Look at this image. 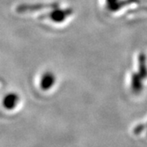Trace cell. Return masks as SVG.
I'll return each mask as SVG.
<instances>
[{
  "instance_id": "6da1fadb",
  "label": "cell",
  "mask_w": 147,
  "mask_h": 147,
  "mask_svg": "<svg viewBox=\"0 0 147 147\" xmlns=\"http://www.w3.org/2000/svg\"><path fill=\"white\" fill-rule=\"evenodd\" d=\"M57 3H52V4H23L17 7L18 12H26V11H38L44 9V8H57Z\"/></svg>"
},
{
  "instance_id": "7a4b0ae2",
  "label": "cell",
  "mask_w": 147,
  "mask_h": 147,
  "mask_svg": "<svg viewBox=\"0 0 147 147\" xmlns=\"http://www.w3.org/2000/svg\"><path fill=\"white\" fill-rule=\"evenodd\" d=\"M72 12L71 9L61 10L57 8H54V10L48 15V17L55 22H62L65 20V18L69 16Z\"/></svg>"
},
{
  "instance_id": "3957f363",
  "label": "cell",
  "mask_w": 147,
  "mask_h": 147,
  "mask_svg": "<svg viewBox=\"0 0 147 147\" xmlns=\"http://www.w3.org/2000/svg\"><path fill=\"white\" fill-rule=\"evenodd\" d=\"M143 80L139 74H132L131 79V89L134 94H139L143 89Z\"/></svg>"
},
{
  "instance_id": "277c9868",
  "label": "cell",
  "mask_w": 147,
  "mask_h": 147,
  "mask_svg": "<svg viewBox=\"0 0 147 147\" xmlns=\"http://www.w3.org/2000/svg\"><path fill=\"white\" fill-rule=\"evenodd\" d=\"M19 102V96L16 93H9L6 95L3 100V105L7 110H12Z\"/></svg>"
},
{
  "instance_id": "5b68a950",
  "label": "cell",
  "mask_w": 147,
  "mask_h": 147,
  "mask_svg": "<svg viewBox=\"0 0 147 147\" xmlns=\"http://www.w3.org/2000/svg\"><path fill=\"white\" fill-rule=\"evenodd\" d=\"M55 81L56 79L53 74L51 72H46L40 79V88L44 91H47L53 88V86L55 84Z\"/></svg>"
},
{
  "instance_id": "8992f818",
  "label": "cell",
  "mask_w": 147,
  "mask_h": 147,
  "mask_svg": "<svg viewBox=\"0 0 147 147\" xmlns=\"http://www.w3.org/2000/svg\"><path fill=\"white\" fill-rule=\"evenodd\" d=\"M139 74L143 79L147 78V66L146 64V57L144 54L139 55Z\"/></svg>"
},
{
  "instance_id": "52a82bcc",
  "label": "cell",
  "mask_w": 147,
  "mask_h": 147,
  "mask_svg": "<svg viewBox=\"0 0 147 147\" xmlns=\"http://www.w3.org/2000/svg\"><path fill=\"white\" fill-rule=\"evenodd\" d=\"M137 2L138 1H137V0H124V1H122V2H118L111 11L119 10V9H120L121 7H124L125 5L130 4V3H137Z\"/></svg>"
},
{
  "instance_id": "ba28073f",
  "label": "cell",
  "mask_w": 147,
  "mask_h": 147,
  "mask_svg": "<svg viewBox=\"0 0 147 147\" xmlns=\"http://www.w3.org/2000/svg\"><path fill=\"white\" fill-rule=\"evenodd\" d=\"M146 128V126L145 124H138L137 126L135 127V128L133 129V132L136 134V135H138L140 133H142V131H144L145 129Z\"/></svg>"
},
{
  "instance_id": "9c48e42d",
  "label": "cell",
  "mask_w": 147,
  "mask_h": 147,
  "mask_svg": "<svg viewBox=\"0 0 147 147\" xmlns=\"http://www.w3.org/2000/svg\"><path fill=\"white\" fill-rule=\"evenodd\" d=\"M118 2H119L118 0H106V6H107V8H109V9L111 11Z\"/></svg>"
},
{
  "instance_id": "30bf717a",
  "label": "cell",
  "mask_w": 147,
  "mask_h": 147,
  "mask_svg": "<svg viewBox=\"0 0 147 147\" xmlns=\"http://www.w3.org/2000/svg\"><path fill=\"white\" fill-rule=\"evenodd\" d=\"M142 9H143V10H146V11H147V8H142Z\"/></svg>"
},
{
  "instance_id": "8fae6325",
  "label": "cell",
  "mask_w": 147,
  "mask_h": 147,
  "mask_svg": "<svg viewBox=\"0 0 147 147\" xmlns=\"http://www.w3.org/2000/svg\"><path fill=\"white\" fill-rule=\"evenodd\" d=\"M146 129H147V124H146Z\"/></svg>"
}]
</instances>
